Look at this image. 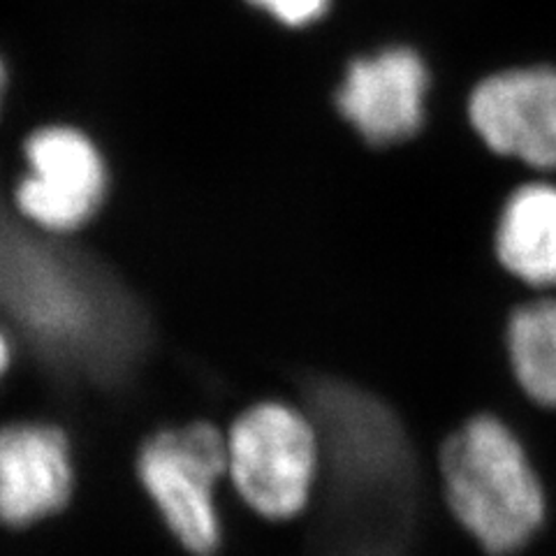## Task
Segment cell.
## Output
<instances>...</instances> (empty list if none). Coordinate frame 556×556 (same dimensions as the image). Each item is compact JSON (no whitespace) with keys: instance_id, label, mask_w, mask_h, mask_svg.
<instances>
[{"instance_id":"1","label":"cell","mask_w":556,"mask_h":556,"mask_svg":"<svg viewBox=\"0 0 556 556\" xmlns=\"http://www.w3.org/2000/svg\"><path fill=\"white\" fill-rule=\"evenodd\" d=\"M445 519L480 556H527L549 533V482L521 429L496 408H473L433 447Z\"/></svg>"},{"instance_id":"2","label":"cell","mask_w":556,"mask_h":556,"mask_svg":"<svg viewBox=\"0 0 556 556\" xmlns=\"http://www.w3.org/2000/svg\"><path fill=\"white\" fill-rule=\"evenodd\" d=\"M70 260L0 206V306L54 359L104 371L132 348L128 304Z\"/></svg>"},{"instance_id":"3","label":"cell","mask_w":556,"mask_h":556,"mask_svg":"<svg viewBox=\"0 0 556 556\" xmlns=\"http://www.w3.org/2000/svg\"><path fill=\"white\" fill-rule=\"evenodd\" d=\"M225 450L235 494L269 525L302 519L320 498L325 443L306 406L278 396L249 404L225 431Z\"/></svg>"},{"instance_id":"4","label":"cell","mask_w":556,"mask_h":556,"mask_svg":"<svg viewBox=\"0 0 556 556\" xmlns=\"http://www.w3.org/2000/svg\"><path fill=\"white\" fill-rule=\"evenodd\" d=\"M135 468L181 549L214 556L223 543L218 484L228 478L225 431L204 420L155 431L139 447Z\"/></svg>"},{"instance_id":"5","label":"cell","mask_w":556,"mask_h":556,"mask_svg":"<svg viewBox=\"0 0 556 556\" xmlns=\"http://www.w3.org/2000/svg\"><path fill=\"white\" fill-rule=\"evenodd\" d=\"M28 172L14 188L16 212L47 235H70L104 200L108 169L93 139L70 126L35 130L24 147Z\"/></svg>"},{"instance_id":"6","label":"cell","mask_w":556,"mask_h":556,"mask_svg":"<svg viewBox=\"0 0 556 556\" xmlns=\"http://www.w3.org/2000/svg\"><path fill=\"white\" fill-rule=\"evenodd\" d=\"M480 142L533 169H556V67L517 65L480 79L466 104Z\"/></svg>"},{"instance_id":"7","label":"cell","mask_w":556,"mask_h":556,"mask_svg":"<svg viewBox=\"0 0 556 556\" xmlns=\"http://www.w3.org/2000/svg\"><path fill=\"white\" fill-rule=\"evenodd\" d=\"M429 89L431 73L420 51L382 47L348 63L337 110L367 144H402L425 126Z\"/></svg>"},{"instance_id":"8","label":"cell","mask_w":556,"mask_h":556,"mask_svg":"<svg viewBox=\"0 0 556 556\" xmlns=\"http://www.w3.org/2000/svg\"><path fill=\"white\" fill-rule=\"evenodd\" d=\"M75 490L70 441L56 425L0 427V521L26 529L61 513Z\"/></svg>"},{"instance_id":"9","label":"cell","mask_w":556,"mask_h":556,"mask_svg":"<svg viewBox=\"0 0 556 556\" xmlns=\"http://www.w3.org/2000/svg\"><path fill=\"white\" fill-rule=\"evenodd\" d=\"M494 260L515 283L556 292V184L529 181L503 202L494 228Z\"/></svg>"},{"instance_id":"10","label":"cell","mask_w":556,"mask_h":556,"mask_svg":"<svg viewBox=\"0 0 556 556\" xmlns=\"http://www.w3.org/2000/svg\"><path fill=\"white\" fill-rule=\"evenodd\" d=\"M501 364L533 410L556 415V292L515 304L501 325Z\"/></svg>"},{"instance_id":"11","label":"cell","mask_w":556,"mask_h":556,"mask_svg":"<svg viewBox=\"0 0 556 556\" xmlns=\"http://www.w3.org/2000/svg\"><path fill=\"white\" fill-rule=\"evenodd\" d=\"M286 28H306L320 22L334 0H247Z\"/></svg>"},{"instance_id":"12","label":"cell","mask_w":556,"mask_h":556,"mask_svg":"<svg viewBox=\"0 0 556 556\" xmlns=\"http://www.w3.org/2000/svg\"><path fill=\"white\" fill-rule=\"evenodd\" d=\"M10 357H12V353H10V343H8L5 334L0 332V378H3V374H5V371H8V367H10Z\"/></svg>"},{"instance_id":"13","label":"cell","mask_w":556,"mask_h":556,"mask_svg":"<svg viewBox=\"0 0 556 556\" xmlns=\"http://www.w3.org/2000/svg\"><path fill=\"white\" fill-rule=\"evenodd\" d=\"M5 86H8V73H5V65H3V59H0V110H3Z\"/></svg>"}]
</instances>
